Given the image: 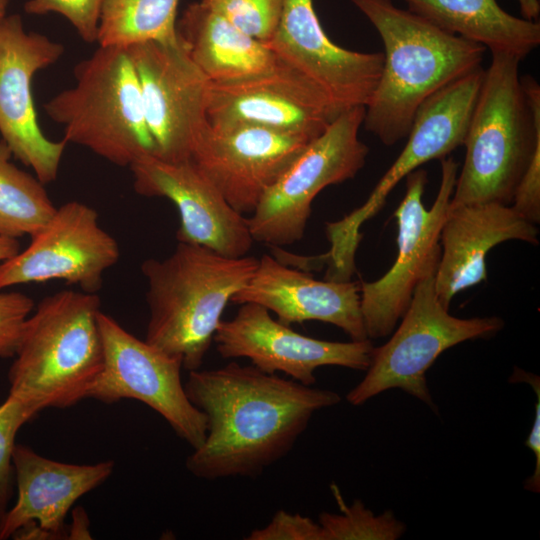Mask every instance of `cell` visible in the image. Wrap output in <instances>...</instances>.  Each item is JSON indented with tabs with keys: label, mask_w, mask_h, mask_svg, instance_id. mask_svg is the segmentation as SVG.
Listing matches in <instances>:
<instances>
[{
	"label": "cell",
	"mask_w": 540,
	"mask_h": 540,
	"mask_svg": "<svg viewBox=\"0 0 540 540\" xmlns=\"http://www.w3.org/2000/svg\"><path fill=\"white\" fill-rule=\"evenodd\" d=\"M184 388L207 422L203 444L185 465L205 480L261 474L291 451L315 412L341 401L335 391L234 361L189 371Z\"/></svg>",
	"instance_id": "cell-1"
},
{
	"label": "cell",
	"mask_w": 540,
	"mask_h": 540,
	"mask_svg": "<svg viewBox=\"0 0 540 540\" xmlns=\"http://www.w3.org/2000/svg\"><path fill=\"white\" fill-rule=\"evenodd\" d=\"M378 32L383 68L365 106L364 128L382 144L407 137L434 93L482 67L484 46L446 32L392 0H351Z\"/></svg>",
	"instance_id": "cell-2"
},
{
	"label": "cell",
	"mask_w": 540,
	"mask_h": 540,
	"mask_svg": "<svg viewBox=\"0 0 540 540\" xmlns=\"http://www.w3.org/2000/svg\"><path fill=\"white\" fill-rule=\"evenodd\" d=\"M464 139L466 153L449 208L498 202L510 205L533 154L540 148V86L520 76V59L492 52Z\"/></svg>",
	"instance_id": "cell-3"
},
{
	"label": "cell",
	"mask_w": 540,
	"mask_h": 540,
	"mask_svg": "<svg viewBox=\"0 0 540 540\" xmlns=\"http://www.w3.org/2000/svg\"><path fill=\"white\" fill-rule=\"evenodd\" d=\"M257 265L252 256L228 257L183 242L166 258L144 260L149 308L145 341L180 361L183 369H200L226 305Z\"/></svg>",
	"instance_id": "cell-4"
},
{
	"label": "cell",
	"mask_w": 540,
	"mask_h": 540,
	"mask_svg": "<svg viewBox=\"0 0 540 540\" xmlns=\"http://www.w3.org/2000/svg\"><path fill=\"white\" fill-rule=\"evenodd\" d=\"M97 293L61 290L27 318L8 372L9 395L40 411L88 398L103 369Z\"/></svg>",
	"instance_id": "cell-5"
},
{
	"label": "cell",
	"mask_w": 540,
	"mask_h": 540,
	"mask_svg": "<svg viewBox=\"0 0 540 540\" xmlns=\"http://www.w3.org/2000/svg\"><path fill=\"white\" fill-rule=\"evenodd\" d=\"M76 84L51 98L47 115L64 127L67 143L84 146L114 165L155 156L141 91L127 47L99 46L75 67Z\"/></svg>",
	"instance_id": "cell-6"
},
{
	"label": "cell",
	"mask_w": 540,
	"mask_h": 540,
	"mask_svg": "<svg viewBox=\"0 0 540 540\" xmlns=\"http://www.w3.org/2000/svg\"><path fill=\"white\" fill-rule=\"evenodd\" d=\"M436 272L416 286L401 323L391 338L373 349L365 377L346 395L354 406L392 388L435 405L427 386L426 372L445 350L466 340L486 338L504 326L496 316L458 318L449 314L435 290Z\"/></svg>",
	"instance_id": "cell-7"
},
{
	"label": "cell",
	"mask_w": 540,
	"mask_h": 540,
	"mask_svg": "<svg viewBox=\"0 0 540 540\" xmlns=\"http://www.w3.org/2000/svg\"><path fill=\"white\" fill-rule=\"evenodd\" d=\"M459 164L441 159L438 193L430 209L422 197L427 172L416 169L406 179V192L394 216L398 227V252L392 267L378 280L361 281L360 306L368 339L392 333L406 312L417 284L436 272L441 255L440 232L454 191Z\"/></svg>",
	"instance_id": "cell-8"
},
{
	"label": "cell",
	"mask_w": 540,
	"mask_h": 540,
	"mask_svg": "<svg viewBox=\"0 0 540 540\" xmlns=\"http://www.w3.org/2000/svg\"><path fill=\"white\" fill-rule=\"evenodd\" d=\"M364 114L363 106L341 112L266 192L248 218L254 241L281 247L303 238L318 193L354 178L365 165L369 148L359 138Z\"/></svg>",
	"instance_id": "cell-9"
},
{
	"label": "cell",
	"mask_w": 540,
	"mask_h": 540,
	"mask_svg": "<svg viewBox=\"0 0 540 540\" xmlns=\"http://www.w3.org/2000/svg\"><path fill=\"white\" fill-rule=\"evenodd\" d=\"M482 67L429 97L418 109L399 156L380 178L365 203L342 220L327 223L329 253L343 263L355 260L362 224L385 205L390 192L421 165L447 157L463 146L484 77Z\"/></svg>",
	"instance_id": "cell-10"
},
{
	"label": "cell",
	"mask_w": 540,
	"mask_h": 540,
	"mask_svg": "<svg viewBox=\"0 0 540 540\" xmlns=\"http://www.w3.org/2000/svg\"><path fill=\"white\" fill-rule=\"evenodd\" d=\"M103 369L88 398L104 403L121 399L143 402L162 416L193 450L206 437V417L188 399L181 381L182 364L125 330L100 311Z\"/></svg>",
	"instance_id": "cell-11"
},
{
	"label": "cell",
	"mask_w": 540,
	"mask_h": 540,
	"mask_svg": "<svg viewBox=\"0 0 540 540\" xmlns=\"http://www.w3.org/2000/svg\"><path fill=\"white\" fill-rule=\"evenodd\" d=\"M140 86L155 156L188 160L207 124L210 81L192 62L181 41H147L127 47Z\"/></svg>",
	"instance_id": "cell-12"
},
{
	"label": "cell",
	"mask_w": 540,
	"mask_h": 540,
	"mask_svg": "<svg viewBox=\"0 0 540 540\" xmlns=\"http://www.w3.org/2000/svg\"><path fill=\"white\" fill-rule=\"evenodd\" d=\"M119 256L118 243L99 225L97 212L70 201L56 208L26 249L0 264V291L17 284L63 280L97 293L104 273Z\"/></svg>",
	"instance_id": "cell-13"
},
{
	"label": "cell",
	"mask_w": 540,
	"mask_h": 540,
	"mask_svg": "<svg viewBox=\"0 0 540 540\" xmlns=\"http://www.w3.org/2000/svg\"><path fill=\"white\" fill-rule=\"evenodd\" d=\"M63 52L62 44L45 35L27 33L19 15L0 20V134L12 155L43 184L57 178L67 141H51L42 133L31 83L36 72L55 63Z\"/></svg>",
	"instance_id": "cell-14"
},
{
	"label": "cell",
	"mask_w": 540,
	"mask_h": 540,
	"mask_svg": "<svg viewBox=\"0 0 540 540\" xmlns=\"http://www.w3.org/2000/svg\"><path fill=\"white\" fill-rule=\"evenodd\" d=\"M312 139L256 125L207 122L190 160L240 214H252Z\"/></svg>",
	"instance_id": "cell-15"
},
{
	"label": "cell",
	"mask_w": 540,
	"mask_h": 540,
	"mask_svg": "<svg viewBox=\"0 0 540 540\" xmlns=\"http://www.w3.org/2000/svg\"><path fill=\"white\" fill-rule=\"evenodd\" d=\"M235 316L221 320L213 342L225 359L248 358L259 370L282 372L291 379L312 386L314 372L322 366L367 370L374 346L370 339L350 342L319 340L302 335L270 316L255 303L240 304Z\"/></svg>",
	"instance_id": "cell-16"
},
{
	"label": "cell",
	"mask_w": 540,
	"mask_h": 540,
	"mask_svg": "<svg viewBox=\"0 0 540 540\" xmlns=\"http://www.w3.org/2000/svg\"><path fill=\"white\" fill-rule=\"evenodd\" d=\"M340 113L319 87L280 59L257 76L210 82L207 92L206 117L213 125H256L313 140Z\"/></svg>",
	"instance_id": "cell-17"
},
{
	"label": "cell",
	"mask_w": 540,
	"mask_h": 540,
	"mask_svg": "<svg viewBox=\"0 0 540 540\" xmlns=\"http://www.w3.org/2000/svg\"><path fill=\"white\" fill-rule=\"evenodd\" d=\"M265 45L319 87L340 112L367 105L383 68V52H357L332 42L312 0H284L277 30Z\"/></svg>",
	"instance_id": "cell-18"
},
{
	"label": "cell",
	"mask_w": 540,
	"mask_h": 540,
	"mask_svg": "<svg viewBox=\"0 0 540 540\" xmlns=\"http://www.w3.org/2000/svg\"><path fill=\"white\" fill-rule=\"evenodd\" d=\"M129 168L138 194L167 198L176 206L178 242L200 245L228 257L246 256L250 251L255 241L248 218L227 202L192 160L171 162L143 155Z\"/></svg>",
	"instance_id": "cell-19"
},
{
	"label": "cell",
	"mask_w": 540,
	"mask_h": 540,
	"mask_svg": "<svg viewBox=\"0 0 540 540\" xmlns=\"http://www.w3.org/2000/svg\"><path fill=\"white\" fill-rule=\"evenodd\" d=\"M231 302L261 305L287 325L321 321L339 327L352 340L368 339L357 282L316 280L273 255L258 259L253 276Z\"/></svg>",
	"instance_id": "cell-20"
},
{
	"label": "cell",
	"mask_w": 540,
	"mask_h": 540,
	"mask_svg": "<svg viewBox=\"0 0 540 540\" xmlns=\"http://www.w3.org/2000/svg\"><path fill=\"white\" fill-rule=\"evenodd\" d=\"M538 229L517 214L511 205L474 203L449 208L443 222L441 255L435 275V290L449 309L462 290L487 279L486 255L507 240L538 244Z\"/></svg>",
	"instance_id": "cell-21"
},
{
	"label": "cell",
	"mask_w": 540,
	"mask_h": 540,
	"mask_svg": "<svg viewBox=\"0 0 540 540\" xmlns=\"http://www.w3.org/2000/svg\"><path fill=\"white\" fill-rule=\"evenodd\" d=\"M12 463L17 499L0 519V540L30 523L51 536H61L72 505L106 481L115 467L112 460L84 465L58 462L22 444H15Z\"/></svg>",
	"instance_id": "cell-22"
},
{
	"label": "cell",
	"mask_w": 540,
	"mask_h": 540,
	"mask_svg": "<svg viewBox=\"0 0 540 540\" xmlns=\"http://www.w3.org/2000/svg\"><path fill=\"white\" fill-rule=\"evenodd\" d=\"M177 35L192 62L211 83L232 82L272 70L277 56L203 1L184 11Z\"/></svg>",
	"instance_id": "cell-23"
},
{
	"label": "cell",
	"mask_w": 540,
	"mask_h": 540,
	"mask_svg": "<svg viewBox=\"0 0 540 540\" xmlns=\"http://www.w3.org/2000/svg\"><path fill=\"white\" fill-rule=\"evenodd\" d=\"M408 10L440 29L475 42L490 52L521 61L540 44L539 21L502 9L496 0H404Z\"/></svg>",
	"instance_id": "cell-24"
},
{
	"label": "cell",
	"mask_w": 540,
	"mask_h": 540,
	"mask_svg": "<svg viewBox=\"0 0 540 540\" xmlns=\"http://www.w3.org/2000/svg\"><path fill=\"white\" fill-rule=\"evenodd\" d=\"M179 0H102L99 46L129 47L156 41L176 43Z\"/></svg>",
	"instance_id": "cell-25"
},
{
	"label": "cell",
	"mask_w": 540,
	"mask_h": 540,
	"mask_svg": "<svg viewBox=\"0 0 540 540\" xmlns=\"http://www.w3.org/2000/svg\"><path fill=\"white\" fill-rule=\"evenodd\" d=\"M12 152L0 141V235L18 239L37 233L57 207L44 184L16 167Z\"/></svg>",
	"instance_id": "cell-26"
},
{
	"label": "cell",
	"mask_w": 540,
	"mask_h": 540,
	"mask_svg": "<svg viewBox=\"0 0 540 540\" xmlns=\"http://www.w3.org/2000/svg\"><path fill=\"white\" fill-rule=\"evenodd\" d=\"M331 490L340 513L319 515L322 540H395L405 532V524L391 511L375 515L360 500L347 505L337 485L332 484Z\"/></svg>",
	"instance_id": "cell-27"
},
{
	"label": "cell",
	"mask_w": 540,
	"mask_h": 540,
	"mask_svg": "<svg viewBox=\"0 0 540 540\" xmlns=\"http://www.w3.org/2000/svg\"><path fill=\"white\" fill-rule=\"evenodd\" d=\"M248 36L267 43L280 22L284 0H201Z\"/></svg>",
	"instance_id": "cell-28"
},
{
	"label": "cell",
	"mask_w": 540,
	"mask_h": 540,
	"mask_svg": "<svg viewBox=\"0 0 540 540\" xmlns=\"http://www.w3.org/2000/svg\"><path fill=\"white\" fill-rule=\"evenodd\" d=\"M39 412L34 405L11 395L0 405V519L7 512L13 494L12 453L16 434Z\"/></svg>",
	"instance_id": "cell-29"
},
{
	"label": "cell",
	"mask_w": 540,
	"mask_h": 540,
	"mask_svg": "<svg viewBox=\"0 0 540 540\" xmlns=\"http://www.w3.org/2000/svg\"><path fill=\"white\" fill-rule=\"evenodd\" d=\"M102 0H29L24 9L29 14L42 15L55 12L68 19L86 42H95Z\"/></svg>",
	"instance_id": "cell-30"
},
{
	"label": "cell",
	"mask_w": 540,
	"mask_h": 540,
	"mask_svg": "<svg viewBox=\"0 0 540 540\" xmlns=\"http://www.w3.org/2000/svg\"><path fill=\"white\" fill-rule=\"evenodd\" d=\"M35 307L21 292L0 291V357L15 356L25 322Z\"/></svg>",
	"instance_id": "cell-31"
},
{
	"label": "cell",
	"mask_w": 540,
	"mask_h": 540,
	"mask_svg": "<svg viewBox=\"0 0 540 540\" xmlns=\"http://www.w3.org/2000/svg\"><path fill=\"white\" fill-rule=\"evenodd\" d=\"M246 540H322L321 527L299 513L278 510L263 528L253 529Z\"/></svg>",
	"instance_id": "cell-32"
},
{
	"label": "cell",
	"mask_w": 540,
	"mask_h": 540,
	"mask_svg": "<svg viewBox=\"0 0 540 540\" xmlns=\"http://www.w3.org/2000/svg\"><path fill=\"white\" fill-rule=\"evenodd\" d=\"M511 207L522 218L536 225L540 221V148L521 177L511 202Z\"/></svg>",
	"instance_id": "cell-33"
},
{
	"label": "cell",
	"mask_w": 540,
	"mask_h": 540,
	"mask_svg": "<svg viewBox=\"0 0 540 540\" xmlns=\"http://www.w3.org/2000/svg\"><path fill=\"white\" fill-rule=\"evenodd\" d=\"M510 381L530 384L537 397L533 425L525 442V445L534 454L535 469L533 474L526 479L524 487L529 491L538 493L540 491V379L537 375L515 368Z\"/></svg>",
	"instance_id": "cell-34"
},
{
	"label": "cell",
	"mask_w": 540,
	"mask_h": 540,
	"mask_svg": "<svg viewBox=\"0 0 540 540\" xmlns=\"http://www.w3.org/2000/svg\"><path fill=\"white\" fill-rule=\"evenodd\" d=\"M20 251L18 239L0 235V264Z\"/></svg>",
	"instance_id": "cell-35"
},
{
	"label": "cell",
	"mask_w": 540,
	"mask_h": 540,
	"mask_svg": "<svg viewBox=\"0 0 540 540\" xmlns=\"http://www.w3.org/2000/svg\"><path fill=\"white\" fill-rule=\"evenodd\" d=\"M522 18L528 21H538L540 15V0H517Z\"/></svg>",
	"instance_id": "cell-36"
},
{
	"label": "cell",
	"mask_w": 540,
	"mask_h": 540,
	"mask_svg": "<svg viewBox=\"0 0 540 540\" xmlns=\"http://www.w3.org/2000/svg\"><path fill=\"white\" fill-rule=\"evenodd\" d=\"M88 521L84 511H79V509L74 510V522L71 528L70 536L72 538H84V536H89L88 530L86 528Z\"/></svg>",
	"instance_id": "cell-37"
},
{
	"label": "cell",
	"mask_w": 540,
	"mask_h": 540,
	"mask_svg": "<svg viewBox=\"0 0 540 540\" xmlns=\"http://www.w3.org/2000/svg\"><path fill=\"white\" fill-rule=\"evenodd\" d=\"M9 0H0V20L6 16V10Z\"/></svg>",
	"instance_id": "cell-38"
}]
</instances>
